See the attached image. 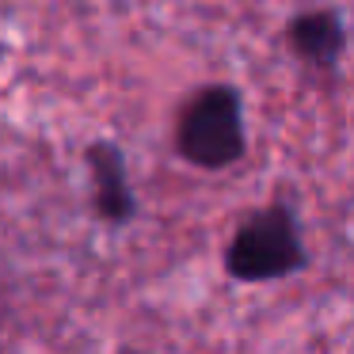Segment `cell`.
I'll list each match as a JSON object with an SVG mask.
<instances>
[{
    "label": "cell",
    "mask_w": 354,
    "mask_h": 354,
    "mask_svg": "<svg viewBox=\"0 0 354 354\" xmlns=\"http://www.w3.org/2000/svg\"><path fill=\"white\" fill-rule=\"evenodd\" d=\"M221 270L240 286H270L308 270V248L301 240L297 209L286 194L240 217L221 252Z\"/></svg>",
    "instance_id": "obj_1"
},
{
    "label": "cell",
    "mask_w": 354,
    "mask_h": 354,
    "mask_svg": "<svg viewBox=\"0 0 354 354\" xmlns=\"http://www.w3.org/2000/svg\"><path fill=\"white\" fill-rule=\"evenodd\" d=\"M286 46L297 57L301 65H308L313 73H335L339 62H343L346 50V27L343 16L335 8H308L297 12V16L286 24Z\"/></svg>",
    "instance_id": "obj_4"
},
{
    "label": "cell",
    "mask_w": 354,
    "mask_h": 354,
    "mask_svg": "<svg viewBox=\"0 0 354 354\" xmlns=\"http://www.w3.org/2000/svg\"><path fill=\"white\" fill-rule=\"evenodd\" d=\"M176 156L198 171L236 168L248 156L244 95L232 84H202L179 103L176 115Z\"/></svg>",
    "instance_id": "obj_2"
},
{
    "label": "cell",
    "mask_w": 354,
    "mask_h": 354,
    "mask_svg": "<svg viewBox=\"0 0 354 354\" xmlns=\"http://www.w3.org/2000/svg\"><path fill=\"white\" fill-rule=\"evenodd\" d=\"M84 168H88V202H92L95 221L111 225V229L130 225L138 217V194L130 187V171H126L122 149L107 138L88 141Z\"/></svg>",
    "instance_id": "obj_3"
}]
</instances>
